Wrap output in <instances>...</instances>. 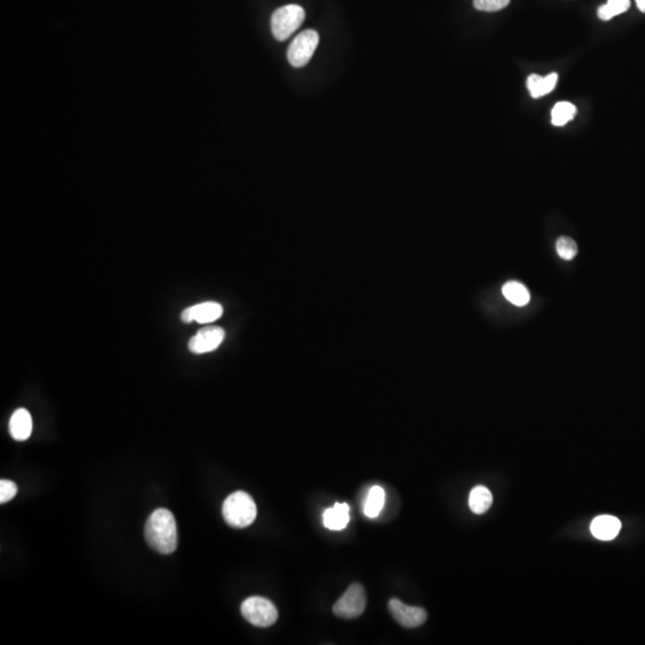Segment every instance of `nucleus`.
Instances as JSON below:
<instances>
[{"label": "nucleus", "instance_id": "obj_1", "mask_svg": "<svg viewBox=\"0 0 645 645\" xmlns=\"http://www.w3.org/2000/svg\"><path fill=\"white\" fill-rule=\"evenodd\" d=\"M145 538L151 548L161 553L170 555L177 548V523L171 511L159 508L150 515L145 526Z\"/></svg>", "mask_w": 645, "mask_h": 645}, {"label": "nucleus", "instance_id": "obj_2", "mask_svg": "<svg viewBox=\"0 0 645 645\" xmlns=\"http://www.w3.org/2000/svg\"><path fill=\"white\" fill-rule=\"evenodd\" d=\"M223 515L231 527L245 528L256 520L257 508L249 493L236 491L225 500Z\"/></svg>", "mask_w": 645, "mask_h": 645}, {"label": "nucleus", "instance_id": "obj_3", "mask_svg": "<svg viewBox=\"0 0 645 645\" xmlns=\"http://www.w3.org/2000/svg\"><path fill=\"white\" fill-rule=\"evenodd\" d=\"M305 19V11L299 5H286L276 10L270 21L271 33L278 41H286Z\"/></svg>", "mask_w": 645, "mask_h": 645}, {"label": "nucleus", "instance_id": "obj_4", "mask_svg": "<svg viewBox=\"0 0 645 645\" xmlns=\"http://www.w3.org/2000/svg\"><path fill=\"white\" fill-rule=\"evenodd\" d=\"M241 611V616L257 628H269L278 620V610L274 603L261 596H251L245 600Z\"/></svg>", "mask_w": 645, "mask_h": 645}, {"label": "nucleus", "instance_id": "obj_5", "mask_svg": "<svg viewBox=\"0 0 645 645\" xmlns=\"http://www.w3.org/2000/svg\"><path fill=\"white\" fill-rule=\"evenodd\" d=\"M319 43V35L316 30H305L292 41L288 47L287 58L292 66L303 67L311 60Z\"/></svg>", "mask_w": 645, "mask_h": 645}, {"label": "nucleus", "instance_id": "obj_6", "mask_svg": "<svg viewBox=\"0 0 645 645\" xmlns=\"http://www.w3.org/2000/svg\"><path fill=\"white\" fill-rule=\"evenodd\" d=\"M367 605V596L361 584L354 583L347 589L333 606V613L342 619H355L363 614Z\"/></svg>", "mask_w": 645, "mask_h": 645}, {"label": "nucleus", "instance_id": "obj_7", "mask_svg": "<svg viewBox=\"0 0 645 645\" xmlns=\"http://www.w3.org/2000/svg\"><path fill=\"white\" fill-rule=\"evenodd\" d=\"M225 330L220 326H207L196 333L189 341V350L193 354H206L218 349L224 342Z\"/></svg>", "mask_w": 645, "mask_h": 645}, {"label": "nucleus", "instance_id": "obj_8", "mask_svg": "<svg viewBox=\"0 0 645 645\" xmlns=\"http://www.w3.org/2000/svg\"><path fill=\"white\" fill-rule=\"evenodd\" d=\"M388 610L397 623L404 628H420L426 623L428 618L426 610L408 606L398 599H392L388 603Z\"/></svg>", "mask_w": 645, "mask_h": 645}, {"label": "nucleus", "instance_id": "obj_9", "mask_svg": "<svg viewBox=\"0 0 645 645\" xmlns=\"http://www.w3.org/2000/svg\"><path fill=\"white\" fill-rule=\"evenodd\" d=\"M224 313V308L215 301H206L201 304H196L194 306L186 308L182 312V321L184 323H200V324H206V323H213L218 321L220 317Z\"/></svg>", "mask_w": 645, "mask_h": 645}, {"label": "nucleus", "instance_id": "obj_10", "mask_svg": "<svg viewBox=\"0 0 645 645\" xmlns=\"http://www.w3.org/2000/svg\"><path fill=\"white\" fill-rule=\"evenodd\" d=\"M620 529H621L620 520L612 515H600V516H596L591 523V534L596 539L605 540V541L614 539L619 534Z\"/></svg>", "mask_w": 645, "mask_h": 645}, {"label": "nucleus", "instance_id": "obj_11", "mask_svg": "<svg viewBox=\"0 0 645 645\" xmlns=\"http://www.w3.org/2000/svg\"><path fill=\"white\" fill-rule=\"evenodd\" d=\"M10 434L17 441L29 439L33 431V418L26 409H18L13 413L9 423Z\"/></svg>", "mask_w": 645, "mask_h": 645}, {"label": "nucleus", "instance_id": "obj_12", "mask_svg": "<svg viewBox=\"0 0 645 645\" xmlns=\"http://www.w3.org/2000/svg\"><path fill=\"white\" fill-rule=\"evenodd\" d=\"M349 521V506L347 503H336L331 508H328L323 514L324 526L331 531L344 529Z\"/></svg>", "mask_w": 645, "mask_h": 645}, {"label": "nucleus", "instance_id": "obj_13", "mask_svg": "<svg viewBox=\"0 0 645 645\" xmlns=\"http://www.w3.org/2000/svg\"><path fill=\"white\" fill-rule=\"evenodd\" d=\"M557 81H558L557 73H551L546 77H541L539 74H532L528 77L527 88L532 97L540 98L551 93L556 88Z\"/></svg>", "mask_w": 645, "mask_h": 645}, {"label": "nucleus", "instance_id": "obj_14", "mask_svg": "<svg viewBox=\"0 0 645 645\" xmlns=\"http://www.w3.org/2000/svg\"><path fill=\"white\" fill-rule=\"evenodd\" d=\"M491 504H493V493H490L488 488L481 486V485L473 488L468 497V506L475 514H484L489 511Z\"/></svg>", "mask_w": 645, "mask_h": 645}, {"label": "nucleus", "instance_id": "obj_15", "mask_svg": "<svg viewBox=\"0 0 645 645\" xmlns=\"http://www.w3.org/2000/svg\"><path fill=\"white\" fill-rule=\"evenodd\" d=\"M385 503V491L381 486H372L363 506V513L367 518H376L383 511Z\"/></svg>", "mask_w": 645, "mask_h": 645}, {"label": "nucleus", "instance_id": "obj_16", "mask_svg": "<svg viewBox=\"0 0 645 645\" xmlns=\"http://www.w3.org/2000/svg\"><path fill=\"white\" fill-rule=\"evenodd\" d=\"M502 292H503L504 298L515 306H525L529 303V299H531V294L525 285L516 282V281L507 282L502 288Z\"/></svg>", "mask_w": 645, "mask_h": 645}, {"label": "nucleus", "instance_id": "obj_17", "mask_svg": "<svg viewBox=\"0 0 645 645\" xmlns=\"http://www.w3.org/2000/svg\"><path fill=\"white\" fill-rule=\"evenodd\" d=\"M630 5V0H607L606 4L601 5L598 9V16L603 21H610L620 13H626Z\"/></svg>", "mask_w": 645, "mask_h": 645}, {"label": "nucleus", "instance_id": "obj_18", "mask_svg": "<svg viewBox=\"0 0 645 645\" xmlns=\"http://www.w3.org/2000/svg\"><path fill=\"white\" fill-rule=\"evenodd\" d=\"M578 113L576 106L569 102H559L552 109V123L555 126H564L571 121Z\"/></svg>", "mask_w": 645, "mask_h": 645}, {"label": "nucleus", "instance_id": "obj_19", "mask_svg": "<svg viewBox=\"0 0 645 645\" xmlns=\"http://www.w3.org/2000/svg\"><path fill=\"white\" fill-rule=\"evenodd\" d=\"M556 249L558 256L564 261H571L576 257L578 248L576 241L570 237H559L556 243Z\"/></svg>", "mask_w": 645, "mask_h": 645}, {"label": "nucleus", "instance_id": "obj_20", "mask_svg": "<svg viewBox=\"0 0 645 645\" xmlns=\"http://www.w3.org/2000/svg\"><path fill=\"white\" fill-rule=\"evenodd\" d=\"M511 3V0H473V5L479 11L496 13L504 9Z\"/></svg>", "mask_w": 645, "mask_h": 645}, {"label": "nucleus", "instance_id": "obj_21", "mask_svg": "<svg viewBox=\"0 0 645 645\" xmlns=\"http://www.w3.org/2000/svg\"><path fill=\"white\" fill-rule=\"evenodd\" d=\"M17 493V485L9 479H1L0 481V502L4 504L6 502L11 501Z\"/></svg>", "mask_w": 645, "mask_h": 645}, {"label": "nucleus", "instance_id": "obj_22", "mask_svg": "<svg viewBox=\"0 0 645 645\" xmlns=\"http://www.w3.org/2000/svg\"><path fill=\"white\" fill-rule=\"evenodd\" d=\"M636 4L638 9L641 10L642 13H645V0H636Z\"/></svg>", "mask_w": 645, "mask_h": 645}]
</instances>
